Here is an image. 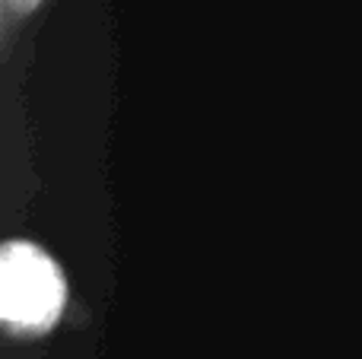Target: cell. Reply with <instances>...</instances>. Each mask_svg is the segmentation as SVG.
I'll return each mask as SVG.
<instances>
[{
  "mask_svg": "<svg viewBox=\"0 0 362 359\" xmlns=\"http://www.w3.org/2000/svg\"><path fill=\"white\" fill-rule=\"evenodd\" d=\"M0 309L13 331H42L64 309V277L57 264L29 242H10L0 267Z\"/></svg>",
  "mask_w": 362,
  "mask_h": 359,
  "instance_id": "1",
  "label": "cell"
}]
</instances>
